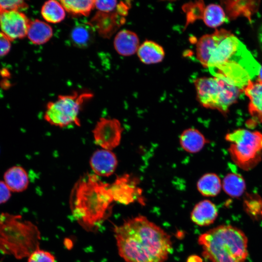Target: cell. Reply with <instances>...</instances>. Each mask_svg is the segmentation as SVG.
I'll return each mask as SVG.
<instances>
[{
    "mask_svg": "<svg viewBox=\"0 0 262 262\" xmlns=\"http://www.w3.org/2000/svg\"><path fill=\"white\" fill-rule=\"evenodd\" d=\"M247 212L254 218L262 216V201L259 198L246 200Z\"/></svg>",
    "mask_w": 262,
    "mask_h": 262,
    "instance_id": "obj_29",
    "label": "cell"
},
{
    "mask_svg": "<svg viewBox=\"0 0 262 262\" xmlns=\"http://www.w3.org/2000/svg\"><path fill=\"white\" fill-rule=\"evenodd\" d=\"M114 45L119 54L125 56H131L137 52L140 46L139 39L135 33L124 29L116 34Z\"/></svg>",
    "mask_w": 262,
    "mask_h": 262,
    "instance_id": "obj_16",
    "label": "cell"
},
{
    "mask_svg": "<svg viewBox=\"0 0 262 262\" xmlns=\"http://www.w3.org/2000/svg\"><path fill=\"white\" fill-rule=\"evenodd\" d=\"M11 40L2 32H0V57L7 54L10 51Z\"/></svg>",
    "mask_w": 262,
    "mask_h": 262,
    "instance_id": "obj_31",
    "label": "cell"
},
{
    "mask_svg": "<svg viewBox=\"0 0 262 262\" xmlns=\"http://www.w3.org/2000/svg\"><path fill=\"white\" fill-rule=\"evenodd\" d=\"M40 232L32 222L21 216L7 213L0 215V251L18 259L39 248Z\"/></svg>",
    "mask_w": 262,
    "mask_h": 262,
    "instance_id": "obj_5",
    "label": "cell"
},
{
    "mask_svg": "<svg viewBox=\"0 0 262 262\" xmlns=\"http://www.w3.org/2000/svg\"><path fill=\"white\" fill-rule=\"evenodd\" d=\"M4 182L11 191L20 192L25 190L29 184V178L26 171L21 166L9 168L4 174Z\"/></svg>",
    "mask_w": 262,
    "mask_h": 262,
    "instance_id": "obj_19",
    "label": "cell"
},
{
    "mask_svg": "<svg viewBox=\"0 0 262 262\" xmlns=\"http://www.w3.org/2000/svg\"><path fill=\"white\" fill-rule=\"evenodd\" d=\"M60 2L66 11L73 16H88L95 7V0H62Z\"/></svg>",
    "mask_w": 262,
    "mask_h": 262,
    "instance_id": "obj_26",
    "label": "cell"
},
{
    "mask_svg": "<svg viewBox=\"0 0 262 262\" xmlns=\"http://www.w3.org/2000/svg\"><path fill=\"white\" fill-rule=\"evenodd\" d=\"M222 183L215 174L209 173L203 175L197 181L196 187L199 192L205 196H214L220 192Z\"/></svg>",
    "mask_w": 262,
    "mask_h": 262,
    "instance_id": "obj_22",
    "label": "cell"
},
{
    "mask_svg": "<svg viewBox=\"0 0 262 262\" xmlns=\"http://www.w3.org/2000/svg\"><path fill=\"white\" fill-rule=\"evenodd\" d=\"M118 253L126 262H164L172 250L170 236L139 215L114 229Z\"/></svg>",
    "mask_w": 262,
    "mask_h": 262,
    "instance_id": "obj_1",
    "label": "cell"
},
{
    "mask_svg": "<svg viewBox=\"0 0 262 262\" xmlns=\"http://www.w3.org/2000/svg\"><path fill=\"white\" fill-rule=\"evenodd\" d=\"M187 262H202V261L199 257L193 256L188 259Z\"/></svg>",
    "mask_w": 262,
    "mask_h": 262,
    "instance_id": "obj_34",
    "label": "cell"
},
{
    "mask_svg": "<svg viewBox=\"0 0 262 262\" xmlns=\"http://www.w3.org/2000/svg\"><path fill=\"white\" fill-rule=\"evenodd\" d=\"M137 55L140 61L146 64L160 63L164 57L163 47L158 43L151 40H146L140 45Z\"/></svg>",
    "mask_w": 262,
    "mask_h": 262,
    "instance_id": "obj_20",
    "label": "cell"
},
{
    "mask_svg": "<svg viewBox=\"0 0 262 262\" xmlns=\"http://www.w3.org/2000/svg\"><path fill=\"white\" fill-rule=\"evenodd\" d=\"M217 215L215 205L210 200L205 199L195 205L191 213V218L197 225L206 226L213 223Z\"/></svg>",
    "mask_w": 262,
    "mask_h": 262,
    "instance_id": "obj_17",
    "label": "cell"
},
{
    "mask_svg": "<svg viewBox=\"0 0 262 262\" xmlns=\"http://www.w3.org/2000/svg\"><path fill=\"white\" fill-rule=\"evenodd\" d=\"M93 97L89 92H75L70 95H60L57 99L46 106L45 120L49 124L60 128L71 124L80 125V112L83 103Z\"/></svg>",
    "mask_w": 262,
    "mask_h": 262,
    "instance_id": "obj_8",
    "label": "cell"
},
{
    "mask_svg": "<svg viewBox=\"0 0 262 262\" xmlns=\"http://www.w3.org/2000/svg\"><path fill=\"white\" fill-rule=\"evenodd\" d=\"M179 141L181 147L191 153L199 152L208 143L207 139L199 131L192 128L184 130Z\"/></svg>",
    "mask_w": 262,
    "mask_h": 262,
    "instance_id": "obj_18",
    "label": "cell"
},
{
    "mask_svg": "<svg viewBox=\"0 0 262 262\" xmlns=\"http://www.w3.org/2000/svg\"><path fill=\"white\" fill-rule=\"evenodd\" d=\"M243 44L231 32L216 30L202 35L196 44V55L200 64L213 74L232 76L245 71L255 72L259 66Z\"/></svg>",
    "mask_w": 262,
    "mask_h": 262,
    "instance_id": "obj_2",
    "label": "cell"
},
{
    "mask_svg": "<svg viewBox=\"0 0 262 262\" xmlns=\"http://www.w3.org/2000/svg\"><path fill=\"white\" fill-rule=\"evenodd\" d=\"M222 186L226 194L233 197H238L242 196L246 187L243 178L235 173L227 174L223 179Z\"/></svg>",
    "mask_w": 262,
    "mask_h": 262,
    "instance_id": "obj_24",
    "label": "cell"
},
{
    "mask_svg": "<svg viewBox=\"0 0 262 262\" xmlns=\"http://www.w3.org/2000/svg\"><path fill=\"white\" fill-rule=\"evenodd\" d=\"M110 184L94 174L80 179L74 186L70 205L73 215L84 229L92 230L110 213L114 201Z\"/></svg>",
    "mask_w": 262,
    "mask_h": 262,
    "instance_id": "obj_3",
    "label": "cell"
},
{
    "mask_svg": "<svg viewBox=\"0 0 262 262\" xmlns=\"http://www.w3.org/2000/svg\"><path fill=\"white\" fill-rule=\"evenodd\" d=\"M41 14L47 22L58 23L66 16V10L61 2L54 0L46 1L42 6Z\"/></svg>",
    "mask_w": 262,
    "mask_h": 262,
    "instance_id": "obj_23",
    "label": "cell"
},
{
    "mask_svg": "<svg viewBox=\"0 0 262 262\" xmlns=\"http://www.w3.org/2000/svg\"><path fill=\"white\" fill-rule=\"evenodd\" d=\"M119 1L117 0H95V7L98 11L109 12L115 10Z\"/></svg>",
    "mask_w": 262,
    "mask_h": 262,
    "instance_id": "obj_30",
    "label": "cell"
},
{
    "mask_svg": "<svg viewBox=\"0 0 262 262\" xmlns=\"http://www.w3.org/2000/svg\"><path fill=\"white\" fill-rule=\"evenodd\" d=\"M90 167L98 177H109L114 174L118 164L115 154L112 150L100 148L92 154Z\"/></svg>",
    "mask_w": 262,
    "mask_h": 262,
    "instance_id": "obj_13",
    "label": "cell"
},
{
    "mask_svg": "<svg viewBox=\"0 0 262 262\" xmlns=\"http://www.w3.org/2000/svg\"><path fill=\"white\" fill-rule=\"evenodd\" d=\"M229 142V151L233 161L241 168L249 170L255 167L262 157V133L238 129L225 137Z\"/></svg>",
    "mask_w": 262,
    "mask_h": 262,
    "instance_id": "obj_7",
    "label": "cell"
},
{
    "mask_svg": "<svg viewBox=\"0 0 262 262\" xmlns=\"http://www.w3.org/2000/svg\"><path fill=\"white\" fill-rule=\"evenodd\" d=\"M258 82L262 83V66L260 67L258 72Z\"/></svg>",
    "mask_w": 262,
    "mask_h": 262,
    "instance_id": "obj_35",
    "label": "cell"
},
{
    "mask_svg": "<svg viewBox=\"0 0 262 262\" xmlns=\"http://www.w3.org/2000/svg\"><path fill=\"white\" fill-rule=\"evenodd\" d=\"M96 32L89 21H78L72 28L70 39L74 46L86 48L93 42Z\"/></svg>",
    "mask_w": 262,
    "mask_h": 262,
    "instance_id": "obj_14",
    "label": "cell"
},
{
    "mask_svg": "<svg viewBox=\"0 0 262 262\" xmlns=\"http://www.w3.org/2000/svg\"><path fill=\"white\" fill-rule=\"evenodd\" d=\"M123 127L115 118H100L92 131L95 144L101 148L112 150L119 145Z\"/></svg>",
    "mask_w": 262,
    "mask_h": 262,
    "instance_id": "obj_10",
    "label": "cell"
},
{
    "mask_svg": "<svg viewBox=\"0 0 262 262\" xmlns=\"http://www.w3.org/2000/svg\"><path fill=\"white\" fill-rule=\"evenodd\" d=\"M28 262H56V260L51 253L38 248L29 255Z\"/></svg>",
    "mask_w": 262,
    "mask_h": 262,
    "instance_id": "obj_27",
    "label": "cell"
},
{
    "mask_svg": "<svg viewBox=\"0 0 262 262\" xmlns=\"http://www.w3.org/2000/svg\"><path fill=\"white\" fill-rule=\"evenodd\" d=\"M258 40L260 48L262 51V24L260 25L258 29Z\"/></svg>",
    "mask_w": 262,
    "mask_h": 262,
    "instance_id": "obj_33",
    "label": "cell"
},
{
    "mask_svg": "<svg viewBox=\"0 0 262 262\" xmlns=\"http://www.w3.org/2000/svg\"><path fill=\"white\" fill-rule=\"evenodd\" d=\"M130 5L129 1H120L115 10L109 12L98 11L89 22L101 36L109 37L124 23Z\"/></svg>",
    "mask_w": 262,
    "mask_h": 262,
    "instance_id": "obj_9",
    "label": "cell"
},
{
    "mask_svg": "<svg viewBox=\"0 0 262 262\" xmlns=\"http://www.w3.org/2000/svg\"><path fill=\"white\" fill-rule=\"evenodd\" d=\"M11 192L4 181L0 180V204L6 202L10 198Z\"/></svg>",
    "mask_w": 262,
    "mask_h": 262,
    "instance_id": "obj_32",
    "label": "cell"
},
{
    "mask_svg": "<svg viewBox=\"0 0 262 262\" xmlns=\"http://www.w3.org/2000/svg\"><path fill=\"white\" fill-rule=\"evenodd\" d=\"M139 184V179L131 175L117 177L109 186L114 201L127 205L140 199L142 189Z\"/></svg>",
    "mask_w": 262,
    "mask_h": 262,
    "instance_id": "obj_11",
    "label": "cell"
},
{
    "mask_svg": "<svg viewBox=\"0 0 262 262\" xmlns=\"http://www.w3.org/2000/svg\"><path fill=\"white\" fill-rule=\"evenodd\" d=\"M198 242L203 256L212 262H245L248 255L246 236L230 225L208 230L199 236Z\"/></svg>",
    "mask_w": 262,
    "mask_h": 262,
    "instance_id": "obj_4",
    "label": "cell"
},
{
    "mask_svg": "<svg viewBox=\"0 0 262 262\" xmlns=\"http://www.w3.org/2000/svg\"><path fill=\"white\" fill-rule=\"evenodd\" d=\"M30 21L20 11H0L1 31L11 41L27 36Z\"/></svg>",
    "mask_w": 262,
    "mask_h": 262,
    "instance_id": "obj_12",
    "label": "cell"
},
{
    "mask_svg": "<svg viewBox=\"0 0 262 262\" xmlns=\"http://www.w3.org/2000/svg\"><path fill=\"white\" fill-rule=\"evenodd\" d=\"M194 83L200 104L223 114L226 113L235 103L240 93L238 86L222 76L199 78Z\"/></svg>",
    "mask_w": 262,
    "mask_h": 262,
    "instance_id": "obj_6",
    "label": "cell"
},
{
    "mask_svg": "<svg viewBox=\"0 0 262 262\" xmlns=\"http://www.w3.org/2000/svg\"><path fill=\"white\" fill-rule=\"evenodd\" d=\"M201 18L209 27L216 28L225 22L226 15L220 5L212 3L204 7Z\"/></svg>",
    "mask_w": 262,
    "mask_h": 262,
    "instance_id": "obj_25",
    "label": "cell"
},
{
    "mask_svg": "<svg viewBox=\"0 0 262 262\" xmlns=\"http://www.w3.org/2000/svg\"><path fill=\"white\" fill-rule=\"evenodd\" d=\"M28 5L23 0H0V11H20L27 9Z\"/></svg>",
    "mask_w": 262,
    "mask_h": 262,
    "instance_id": "obj_28",
    "label": "cell"
},
{
    "mask_svg": "<svg viewBox=\"0 0 262 262\" xmlns=\"http://www.w3.org/2000/svg\"><path fill=\"white\" fill-rule=\"evenodd\" d=\"M249 100L248 111L253 119L262 123V83L249 80L244 88Z\"/></svg>",
    "mask_w": 262,
    "mask_h": 262,
    "instance_id": "obj_15",
    "label": "cell"
},
{
    "mask_svg": "<svg viewBox=\"0 0 262 262\" xmlns=\"http://www.w3.org/2000/svg\"><path fill=\"white\" fill-rule=\"evenodd\" d=\"M53 35V30L47 23L38 19L31 21L27 36L35 45H42L48 42Z\"/></svg>",
    "mask_w": 262,
    "mask_h": 262,
    "instance_id": "obj_21",
    "label": "cell"
}]
</instances>
